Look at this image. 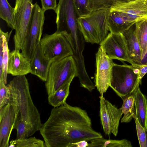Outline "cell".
<instances>
[{
	"instance_id": "obj_4",
	"label": "cell",
	"mask_w": 147,
	"mask_h": 147,
	"mask_svg": "<svg viewBox=\"0 0 147 147\" xmlns=\"http://www.w3.org/2000/svg\"><path fill=\"white\" fill-rule=\"evenodd\" d=\"M78 76L77 67L72 56L52 62L45 83L48 96L54 94L63 85Z\"/></svg>"
},
{
	"instance_id": "obj_27",
	"label": "cell",
	"mask_w": 147,
	"mask_h": 147,
	"mask_svg": "<svg viewBox=\"0 0 147 147\" xmlns=\"http://www.w3.org/2000/svg\"><path fill=\"white\" fill-rule=\"evenodd\" d=\"M133 0H89L87 9L91 12L101 9H110L117 2H127Z\"/></svg>"
},
{
	"instance_id": "obj_31",
	"label": "cell",
	"mask_w": 147,
	"mask_h": 147,
	"mask_svg": "<svg viewBox=\"0 0 147 147\" xmlns=\"http://www.w3.org/2000/svg\"><path fill=\"white\" fill-rule=\"evenodd\" d=\"M42 9L45 12L46 11L52 9L55 11L57 6V0H40Z\"/></svg>"
},
{
	"instance_id": "obj_21",
	"label": "cell",
	"mask_w": 147,
	"mask_h": 147,
	"mask_svg": "<svg viewBox=\"0 0 147 147\" xmlns=\"http://www.w3.org/2000/svg\"><path fill=\"white\" fill-rule=\"evenodd\" d=\"M132 147L131 142L127 139H106L103 137L94 138L90 141L88 147Z\"/></svg>"
},
{
	"instance_id": "obj_25",
	"label": "cell",
	"mask_w": 147,
	"mask_h": 147,
	"mask_svg": "<svg viewBox=\"0 0 147 147\" xmlns=\"http://www.w3.org/2000/svg\"><path fill=\"white\" fill-rule=\"evenodd\" d=\"M12 32V30L9 33L8 32H4L1 28L0 29V36L1 37L3 40V63L4 69V81L5 84L7 83V67L9 52L8 43Z\"/></svg>"
},
{
	"instance_id": "obj_14",
	"label": "cell",
	"mask_w": 147,
	"mask_h": 147,
	"mask_svg": "<svg viewBox=\"0 0 147 147\" xmlns=\"http://www.w3.org/2000/svg\"><path fill=\"white\" fill-rule=\"evenodd\" d=\"M130 63L132 65L141 66L142 54L136 35L135 23L123 32Z\"/></svg>"
},
{
	"instance_id": "obj_20",
	"label": "cell",
	"mask_w": 147,
	"mask_h": 147,
	"mask_svg": "<svg viewBox=\"0 0 147 147\" xmlns=\"http://www.w3.org/2000/svg\"><path fill=\"white\" fill-rule=\"evenodd\" d=\"M72 80H70L65 83L53 94L48 96L49 103L56 107L66 103V100L69 93V87Z\"/></svg>"
},
{
	"instance_id": "obj_8",
	"label": "cell",
	"mask_w": 147,
	"mask_h": 147,
	"mask_svg": "<svg viewBox=\"0 0 147 147\" xmlns=\"http://www.w3.org/2000/svg\"><path fill=\"white\" fill-rule=\"evenodd\" d=\"M96 62L95 86L101 95H103L111 84L114 63L101 46L96 54Z\"/></svg>"
},
{
	"instance_id": "obj_33",
	"label": "cell",
	"mask_w": 147,
	"mask_h": 147,
	"mask_svg": "<svg viewBox=\"0 0 147 147\" xmlns=\"http://www.w3.org/2000/svg\"><path fill=\"white\" fill-rule=\"evenodd\" d=\"M88 142L86 140H81L71 144V147H88Z\"/></svg>"
},
{
	"instance_id": "obj_13",
	"label": "cell",
	"mask_w": 147,
	"mask_h": 147,
	"mask_svg": "<svg viewBox=\"0 0 147 147\" xmlns=\"http://www.w3.org/2000/svg\"><path fill=\"white\" fill-rule=\"evenodd\" d=\"M146 0H133L127 2L117 1L110 9V11H117L129 14L139 21L147 20V5Z\"/></svg>"
},
{
	"instance_id": "obj_28",
	"label": "cell",
	"mask_w": 147,
	"mask_h": 147,
	"mask_svg": "<svg viewBox=\"0 0 147 147\" xmlns=\"http://www.w3.org/2000/svg\"><path fill=\"white\" fill-rule=\"evenodd\" d=\"M89 1V0H74L79 17L87 16L91 13L87 9Z\"/></svg>"
},
{
	"instance_id": "obj_19",
	"label": "cell",
	"mask_w": 147,
	"mask_h": 147,
	"mask_svg": "<svg viewBox=\"0 0 147 147\" xmlns=\"http://www.w3.org/2000/svg\"><path fill=\"white\" fill-rule=\"evenodd\" d=\"M79 29L85 42L93 44H100V42L97 31L86 20L84 17L77 20Z\"/></svg>"
},
{
	"instance_id": "obj_35",
	"label": "cell",
	"mask_w": 147,
	"mask_h": 147,
	"mask_svg": "<svg viewBox=\"0 0 147 147\" xmlns=\"http://www.w3.org/2000/svg\"><path fill=\"white\" fill-rule=\"evenodd\" d=\"M141 66H147V52L143 57L142 59L141 62Z\"/></svg>"
},
{
	"instance_id": "obj_26",
	"label": "cell",
	"mask_w": 147,
	"mask_h": 147,
	"mask_svg": "<svg viewBox=\"0 0 147 147\" xmlns=\"http://www.w3.org/2000/svg\"><path fill=\"white\" fill-rule=\"evenodd\" d=\"M9 147H46L45 142L35 137L12 140Z\"/></svg>"
},
{
	"instance_id": "obj_34",
	"label": "cell",
	"mask_w": 147,
	"mask_h": 147,
	"mask_svg": "<svg viewBox=\"0 0 147 147\" xmlns=\"http://www.w3.org/2000/svg\"><path fill=\"white\" fill-rule=\"evenodd\" d=\"M138 68L139 70V77L140 79L141 80L147 73V66H138Z\"/></svg>"
},
{
	"instance_id": "obj_30",
	"label": "cell",
	"mask_w": 147,
	"mask_h": 147,
	"mask_svg": "<svg viewBox=\"0 0 147 147\" xmlns=\"http://www.w3.org/2000/svg\"><path fill=\"white\" fill-rule=\"evenodd\" d=\"M136 123L138 137L140 147H145L146 133L145 129L140 124L138 119L134 118Z\"/></svg>"
},
{
	"instance_id": "obj_17",
	"label": "cell",
	"mask_w": 147,
	"mask_h": 147,
	"mask_svg": "<svg viewBox=\"0 0 147 147\" xmlns=\"http://www.w3.org/2000/svg\"><path fill=\"white\" fill-rule=\"evenodd\" d=\"M132 94L135 102V116L141 125L147 129V100L146 96L141 92L139 85Z\"/></svg>"
},
{
	"instance_id": "obj_22",
	"label": "cell",
	"mask_w": 147,
	"mask_h": 147,
	"mask_svg": "<svg viewBox=\"0 0 147 147\" xmlns=\"http://www.w3.org/2000/svg\"><path fill=\"white\" fill-rule=\"evenodd\" d=\"M14 10V8L10 5L7 0H0V18L5 21L9 27L15 30Z\"/></svg>"
},
{
	"instance_id": "obj_6",
	"label": "cell",
	"mask_w": 147,
	"mask_h": 147,
	"mask_svg": "<svg viewBox=\"0 0 147 147\" xmlns=\"http://www.w3.org/2000/svg\"><path fill=\"white\" fill-rule=\"evenodd\" d=\"M40 44L44 55L52 62L73 55L67 38L61 33L57 31L51 34H44Z\"/></svg>"
},
{
	"instance_id": "obj_16",
	"label": "cell",
	"mask_w": 147,
	"mask_h": 147,
	"mask_svg": "<svg viewBox=\"0 0 147 147\" xmlns=\"http://www.w3.org/2000/svg\"><path fill=\"white\" fill-rule=\"evenodd\" d=\"M52 62L44 55L39 44L37 46L30 61L31 74L36 76L43 81L46 82Z\"/></svg>"
},
{
	"instance_id": "obj_1",
	"label": "cell",
	"mask_w": 147,
	"mask_h": 147,
	"mask_svg": "<svg viewBox=\"0 0 147 147\" xmlns=\"http://www.w3.org/2000/svg\"><path fill=\"white\" fill-rule=\"evenodd\" d=\"M92 124L85 110L66 102L52 109L39 131L46 147H71L73 143L103 137Z\"/></svg>"
},
{
	"instance_id": "obj_23",
	"label": "cell",
	"mask_w": 147,
	"mask_h": 147,
	"mask_svg": "<svg viewBox=\"0 0 147 147\" xmlns=\"http://www.w3.org/2000/svg\"><path fill=\"white\" fill-rule=\"evenodd\" d=\"M135 25L137 36L141 49L142 59L147 52V20L138 22L135 23Z\"/></svg>"
},
{
	"instance_id": "obj_9",
	"label": "cell",
	"mask_w": 147,
	"mask_h": 147,
	"mask_svg": "<svg viewBox=\"0 0 147 147\" xmlns=\"http://www.w3.org/2000/svg\"><path fill=\"white\" fill-rule=\"evenodd\" d=\"M101 123L106 135L112 134L117 136L119 121L123 114L121 108H118L103 97L99 96Z\"/></svg>"
},
{
	"instance_id": "obj_5",
	"label": "cell",
	"mask_w": 147,
	"mask_h": 147,
	"mask_svg": "<svg viewBox=\"0 0 147 147\" xmlns=\"http://www.w3.org/2000/svg\"><path fill=\"white\" fill-rule=\"evenodd\" d=\"M34 4L32 0H16L14 12L16 28L13 40L15 49L22 50L29 32Z\"/></svg>"
},
{
	"instance_id": "obj_32",
	"label": "cell",
	"mask_w": 147,
	"mask_h": 147,
	"mask_svg": "<svg viewBox=\"0 0 147 147\" xmlns=\"http://www.w3.org/2000/svg\"><path fill=\"white\" fill-rule=\"evenodd\" d=\"M3 40L0 36V79L4 78V69L3 63Z\"/></svg>"
},
{
	"instance_id": "obj_18",
	"label": "cell",
	"mask_w": 147,
	"mask_h": 147,
	"mask_svg": "<svg viewBox=\"0 0 147 147\" xmlns=\"http://www.w3.org/2000/svg\"><path fill=\"white\" fill-rule=\"evenodd\" d=\"M134 24L127 22L121 12L110 11L108 22L109 30L110 32L122 33Z\"/></svg>"
},
{
	"instance_id": "obj_3",
	"label": "cell",
	"mask_w": 147,
	"mask_h": 147,
	"mask_svg": "<svg viewBox=\"0 0 147 147\" xmlns=\"http://www.w3.org/2000/svg\"><path fill=\"white\" fill-rule=\"evenodd\" d=\"M138 66L114 63L110 87L122 100L131 95L141 83Z\"/></svg>"
},
{
	"instance_id": "obj_29",
	"label": "cell",
	"mask_w": 147,
	"mask_h": 147,
	"mask_svg": "<svg viewBox=\"0 0 147 147\" xmlns=\"http://www.w3.org/2000/svg\"><path fill=\"white\" fill-rule=\"evenodd\" d=\"M4 79H0V108L7 104L9 101L8 88Z\"/></svg>"
},
{
	"instance_id": "obj_36",
	"label": "cell",
	"mask_w": 147,
	"mask_h": 147,
	"mask_svg": "<svg viewBox=\"0 0 147 147\" xmlns=\"http://www.w3.org/2000/svg\"><path fill=\"white\" fill-rule=\"evenodd\" d=\"M146 133V139L145 147H147V129H145Z\"/></svg>"
},
{
	"instance_id": "obj_37",
	"label": "cell",
	"mask_w": 147,
	"mask_h": 147,
	"mask_svg": "<svg viewBox=\"0 0 147 147\" xmlns=\"http://www.w3.org/2000/svg\"><path fill=\"white\" fill-rule=\"evenodd\" d=\"M146 3L147 5V0H146V2H145Z\"/></svg>"
},
{
	"instance_id": "obj_2",
	"label": "cell",
	"mask_w": 147,
	"mask_h": 147,
	"mask_svg": "<svg viewBox=\"0 0 147 147\" xmlns=\"http://www.w3.org/2000/svg\"><path fill=\"white\" fill-rule=\"evenodd\" d=\"M9 100L15 105L17 117L14 129L16 139L28 138L40 131L42 124L40 113L32 101L25 75L16 76L7 85Z\"/></svg>"
},
{
	"instance_id": "obj_24",
	"label": "cell",
	"mask_w": 147,
	"mask_h": 147,
	"mask_svg": "<svg viewBox=\"0 0 147 147\" xmlns=\"http://www.w3.org/2000/svg\"><path fill=\"white\" fill-rule=\"evenodd\" d=\"M123 103L121 108L124 115L121 119V122L128 123L135 116L134 98L131 94L123 99Z\"/></svg>"
},
{
	"instance_id": "obj_12",
	"label": "cell",
	"mask_w": 147,
	"mask_h": 147,
	"mask_svg": "<svg viewBox=\"0 0 147 147\" xmlns=\"http://www.w3.org/2000/svg\"><path fill=\"white\" fill-rule=\"evenodd\" d=\"M99 44L111 59L130 63L125 43L122 33L110 32Z\"/></svg>"
},
{
	"instance_id": "obj_15",
	"label": "cell",
	"mask_w": 147,
	"mask_h": 147,
	"mask_svg": "<svg viewBox=\"0 0 147 147\" xmlns=\"http://www.w3.org/2000/svg\"><path fill=\"white\" fill-rule=\"evenodd\" d=\"M7 72L16 76L31 73L30 61L19 50L15 49L9 51Z\"/></svg>"
},
{
	"instance_id": "obj_10",
	"label": "cell",
	"mask_w": 147,
	"mask_h": 147,
	"mask_svg": "<svg viewBox=\"0 0 147 147\" xmlns=\"http://www.w3.org/2000/svg\"><path fill=\"white\" fill-rule=\"evenodd\" d=\"M55 11L57 31L61 32L79 28L77 21L79 17L74 0H59Z\"/></svg>"
},
{
	"instance_id": "obj_7",
	"label": "cell",
	"mask_w": 147,
	"mask_h": 147,
	"mask_svg": "<svg viewBox=\"0 0 147 147\" xmlns=\"http://www.w3.org/2000/svg\"><path fill=\"white\" fill-rule=\"evenodd\" d=\"M45 11L37 2L34 4L33 14L29 31L21 52L31 61L35 49L40 44L45 20Z\"/></svg>"
},
{
	"instance_id": "obj_11",
	"label": "cell",
	"mask_w": 147,
	"mask_h": 147,
	"mask_svg": "<svg viewBox=\"0 0 147 147\" xmlns=\"http://www.w3.org/2000/svg\"><path fill=\"white\" fill-rule=\"evenodd\" d=\"M17 115L16 106L10 100L0 108V147H8Z\"/></svg>"
}]
</instances>
